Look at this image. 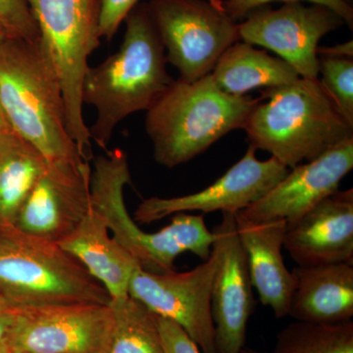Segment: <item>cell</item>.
Wrapping results in <instances>:
<instances>
[{
	"instance_id": "1",
	"label": "cell",
	"mask_w": 353,
	"mask_h": 353,
	"mask_svg": "<svg viewBox=\"0 0 353 353\" xmlns=\"http://www.w3.org/2000/svg\"><path fill=\"white\" fill-rule=\"evenodd\" d=\"M124 22L120 50L88 67L83 82V103L97 109V120L88 128L90 139L105 150L117 125L132 113L148 111L174 81L148 4L134 6Z\"/></svg>"
},
{
	"instance_id": "2",
	"label": "cell",
	"mask_w": 353,
	"mask_h": 353,
	"mask_svg": "<svg viewBox=\"0 0 353 353\" xmlns=\"http://www.w3.org/2000/svg\"><path fill=\"white\" fill-rule=\"evenodd\" d=\"M0 104L12 131L50 163H87L67 128L63 92L41 41L0 43Z\"/></svg>"
},
{
	"instance_id": "3",
	"label": "cell",
	"mask_w": 353,
	"mask_h": 353,
	"mask_svg": "<svg viewBox=\"0 0 353 353\" xmlns=\"http://www.w3.org/2000/svg\"><path fill=\"white\" fill-rule=\"evenodd\" d=\"M250 145L292 169L353 139L319 78L265 88L245 127Z\"/></svg>"
},
{
	"instance_id": "4",
	"label": "cell",
	"mask_w": 353,
	"mask_h": 353,
	"mask_svg": "<svg viewBox=\"0 0 353 353\" xmlns=\"http://www.w3.org/2000/svg\"><path fill=\"white\" fill-rule=\"evenodd\" d=\"M259 101L227 94L211 74L194 82L174 80L146 111L154 159L168 168L187 163L230 132L243 129Z\"/></svg>"
},
{
	"instance_id": "5",
	"label": "cell",
	"mask_w": 353,
	"mask_h": 353,
	"mask_svg": "<svg viewBox=\"0 0 353 353\" xmlns=\"http://www.w3.org/2000/svg\"><path fill=\"white\" fill-rule=\"evenodd\" d=\"M130 182L128 157L122 150L97 157L90 176V206L143 270L155 274L176 271V257L183 252L194 253L203 261L209 259L214 234L206 226L203 214L176 213L168 226L157 233H145L125 205L124 188Z\"/></svg>"
},
{
	"instance_id": "6",
	"label": "cell",
	"mask_w": 353,
	"mask_h": 353,
	"mask_svg": "<svg viewBox=\"0 0 353 353\" xmlns=\"http://www.w3.org/2000/svg\"><path fill=\"white\" fill-rule=\"evenodd\" d=\"M80 261L57 243L0 224V307L110 303Z\"/></svg>"
},
{
	"instance_id": "7",
	"label": "cell",
	"mask_w": 353,
	"mask_h": 353,
	"mask_svg": "<svg viewBox=\"0 0 353 353\" xmlns=\"http://www.w3.org/2000/svg\"><path fill=\"white\" fill-rule=\"evenodd\" d=\"M63 92L67 128L85 161L92 139L83 114L82 88L88 57L101 44L102 0H26Z\"/></svg>"
},
{
	"instance_id": "8",
	"label": "cell",
	"mask_w": 353,
	"mask_h": 353,
	"mask_svg": "<svg viewBox=\"0 0 353 353\" xmlns=\"http://www.w3.org/2000/svg\"><path fill=\"white\" fill-rule=\"evenodd\" d=\"M150 17L181 80L209 75L228 48L240 41L239 22L208 0H150Z\"/></svg>"
},
{
	"instance_id": "9",
	"label": "cell",
	"mask_w": 353,
	"mask_h": 353,
	"mask_svg": "<svg viewBox=\"0 0 353 353\" xmlns=\"http://www.w3.org/2000/svg\"><path fill=\"white\" fill-rule=\"evenodd\" d=\"M345 24L327 6L287 2L278 9L266 6L253 10L239 23V34L243 43L275 52L301 78L314 80L319 76L320 41Z\"/></svg>"
},
{
	"instance_id": "10",
	"label": "cell",
	"mask_w": 353,
	"mask_h": 353,
	"mask_svg": "<svg viewBox=\"0 0 353 353\" xmlns=\"http://www.w3.org/2000/svg\"><path fill=\"white\" fill-rule=\"evenodd\" d=\"M215 270L213 250L208 259L183 273L155 274L138 268L132 273L128 292L155 314L176 323L201 353H216L211 315Z\"/></svg>"
},
{
	"instance_id": "11",
	"label": "cell",
	"mask_w": 353,
	"mask_h": 353,
	"mask_svg": "<svg viewBox=\"0 0 353 353\" xmlns=\"http://www.w3.org/2000/svg\"><path fill=\"white\" fill-rule=\"evenodd\" d=\"M14 352L105 353L112 313L108 304L69 303L11 309Z\"/></svg>"
},
{
	"instance_id": "12",
	"label": "cell",
	"mask_w": 353,
	"mask_h": 353,
	"mask_svg": "<svg viewBox=\"0 0 353 353\" xmlns=\"http://www.w3.org/2000/svg\"><path fill=\"white\" fill-rule=\"evenodd\" d=\"M250 145L240 161L206 189L188 196L150 197L134 211V221L143 224L157 222L176 213L194 212L236 214L266 196L289 173L290 168L276 158L259 160Z\"/></svg>"
},
{
	"instance_id": "13",
	"label": "cell",
	"mask_w": 353,
	"mask_h": 353,
	"mask_svg": "<svg viewBox=\"0 0 353 353\" xmlns=\"http://www.w3.org/2000/svg\"><path fill=\"white\" fill-rule=\"evenodd\" d=\"M216 270L211 292V315L216 353H241L248 321L254 311L252 281L236 233L234 214L222 213L214 227Z\"/></svg>"
},
{
	"instance_id": "14",
	"label": "cell",
	"mask_w": 353,
	"mask_h": 353,
	"mask_svg": "<svg viewBox=\"0 0 353 353\" xmlns=\"http://www.w3.org/2000/svg\"><path fill=\"white\" fill-rule=\"evenodd\" d=\"M90 176L88 162L80 166L48 162L14 226L58 245L90 212Z\"/></svg>"
},
{
	"instance_id": "15",
	"label": "cell",
	"mask_w": 353,
	"mask_h": 353,
	"mask_svg": "<svg viewBox=\"0 0 353 353\" xmlns=\"http://www.w3.org/2000/svg\"><path fill=\"white\" fill-rule=\"evenodd\" d=\"M352 168L353 139L290 169L266 196L239 213L252 221L292 222L339 190L341 181Z\"/></svg>"
},
{
	"instance_id": "16",
	"label": "cell",
	"mask_w": 353,
	"mask_h": 353,
	"mask_svg": "<svg viewBox=\"0 0 353 353\" xmlns=\"http://www.w3.org/2000/svg\"><path fill=\"white\" fill-rule=\"evenodd\" d=\"M284 248L297 266L353 264V189L336 190L285 223Z\"/></svg>"
},
{
	"instance_id": "17",
	"label": "cell",
	"mask_w": 353,
	"mask_h": 353,
	"mask_svg": "<svg viewBox=\"0 0 353 353\" xmlns=\"http://www.w3.org/2000/svg\"><path fill=\"white\" fill-rule=\"evenodd\" d=\"M234 220L250 281L260 301L269 306L276 317L289 316L294 278L282 253L285 221H252L239 212Z\"/></svg>"
},
{
	"instance_id": "18",
	"label": "cell",
	"mask_w": 353,
	"mask_h": 353,
	"mask_svg": "<svg viewBox=\"0 0 353 353\" xmlns=\"http://www.w3.org/2000/svg\"><path fill=\"white\" fill-rule=\"evenodd\" d=\"M289 316L296 321L334 324L353 317V264L297 266Z\"/></svg>"
},
{
	"instance_id": "19",
	"label": "cell",
	"mask_w": 353,
	"mask_h": 353,
	"mask_svg": "<svg viewBox=\"0 0 353 353\" xmlns=\"http://www.w3.org/2000/svg\"><path fill=\"white\" fill-rule=\"evenodd\" d=\"M58 245L83 264L111 299L129 294L132 273L141 267L124 246L108 236L105 221L92 206L79 226Z\"/></svg>"
},
{
	"instance_id": "20",
	"label": "cell",
	"mask_w": 353,
	"mask_h": 353,
	"mask_svg": "<svg viewBox=\"0 0 353 353\" xmlns=\"http://www.w3.org/2000/svg\"><path fill=\"white\" fill-rule=\"evenodd\" d=\"M211 76L221 90L236 97L255 88L289 85L301 78L282 58L272 57L243 41H236L225 50Z\"/></svg>"
},
{
	"instance_id": "21",
	"label": "cell",
	"mask_w": 353,
	"mask_h": 353,
	"mask_svg": "<svg viewBox=\"0 0 353 353\" xmlns=\"http://www.w3.org/2000/svg\"><path fill=\"white\" fill-rule=\"evenodd\" d=\"M48 163L34 145L15 132L0 136V224H14Z\"/></svg>"
},
{
	"instance_id": "22",
	"label": "cell",
	"mask_w": 353,
	"mask_h": 353,
	"mask_svg": "<svg viewBox=\"0 0 353 353\" xmlns=\"http://www.w3.org/2000/svg\"><path fill=\"white\" fill-rule=\"evenodd\" d=\"M112 325L105 353H166L157 315L128 294L109 303Z\"/></svg>"
},
{
	"instance_id": "23",
	"label": "cell",
	"mask_w": 353,
	"mask_h": 353,
	"mask_svg": "<svg viewBox=\"0 0 353 353\" xmlns=\"http://www.w3.org/2000/svg\"><path fill=\"white\" fill-rule=\"evenodd\" d=\"M273 353H353V322L290 323L281 330Z\"/></svg>"
},
{
	"instance_id": "24",
	"label": "cell",
	"mask_w": 353,
	"mask_h": 353,
	"mask_svg": "<svg viewBox=\"0 0 353 353\" xmlns=\"http://www.w3.org/2000/svg\"><path fill=\"white\" fill-rule=\"evenodd\" d=\"M319 79L343 117L353 125V59L319 57Z\"/></svg>"
},
{
	"instance_id": "25",
	"label": "cell",
	"mask_w": 353,
	"mask_h": 353,
	"mask_svg": "<svg viewBox=\"0 0 353 353\" xmlns=\"http://www.w3.org/2000/svg\"><path fill=\"white\" fill-rule=\"evenodd\" d=\"M0 25L9 38L30 43L39 41V32L26 0H0Z\"/></svg>"
},
{
	"instance_id": "26",
	"label": "cell",
	"mask_w": 353,
	"mask_h": 353,
	"mask_svg": "<svg viewBox=\"0 0 353 353\" xmlns=\"http://www.w3.org/2000/svg\"><path fill=\"white\" fill-rule=\"evenodd\" d=\"M276 1H283L285 3L301 1L327 6L341 16L345 24L350 26V29L352 30L353 8L345 0H222L225 11L236 22L245 19L246 16L255 9Z\"/></svg>"
},
{
	"instance_id": "27",
	"label": "cell",
	"mask_w": 353,
	"mask_h": 353,
	"mask_svg": "<svg viewBox=\"0 0 353 353\" xmlns=\"http://www.w3.org/2000/svg\"><path fill=\"white\" fill-rule=\"evenodd\" d=\"M139 0H102L99 34L101 38L111 41L119 27Z\"/></svg>"
},
{
	"instance_id": "28",
	"label": "cell",
	"mask_w": 353,
	"mask_h": 353,
	"mask_svg": "<svg viewBox=\"0 0 353 353\" xmlns=\"http://www.w3.org/2000/svg\"><path fill=\"white\" fill-rule=\"evenodd\" d=\"M158 329L166 353H201L194 341L176 323L157 315Z\"/></svg>"
},
{
	"instance_id": "29",
	"label": "cell",
	"mask_w": 353,
	"mask_h": 353,
	"mask_svg": "<svg viewBox=\"0 0 353 353\" xmlns=\"http://www.w3.org/2000/svg\"><path fill=\"white\" fill-rule=\"evenodd\" d=\"M15 315L11 309L0 308V353H13L12 332Z\"/></svg>"
},
{
	"instance_id": "30",
	"label": "cell",
	"mask_w": 353,
	"mask_h": 353,
	"mask_svg": "<svg viewBox=\"0 0 353 353\" xmlns=\"http://www.w3.org/2000/svg\"><path fill=\"white\" fill-rule=\"evenodd\" d=\"M318 57H353V41H348L345 43L336 44L329 48H318Z\"/></svg>"
},
{
	"instance_id": "31",
	"label": "cell",
	"mask_w": 353,
	"mask_h": 353,
	"mask_svg": "<svg viewBox=\"0 0 353 353\" xmlns=\"http://www.w3.org/2000/svg\"><path fill=\"white\" fill-rule=\"evenodd\" d=\"M13 132L12 129H11L10 124H9L8 120H7L6 113H4L1 104H0V136L4 134H8V132Z\"/></svg>"
},
{
	"instance_id": "32",
	"label": "cell",
	"mask_w": 353,
	"mask_h": 353,
	"mask_svg": "<svg viewBox=\"0 0 353 353\" xmlns=\"http://www.w3.org/2000/svg\"><path fill=\"white\" fill-rule=\"evenodd\" d=\"M209 3L212 4L215 8L219 9V10L225 11L224 7H223L222 0H208ZM226 12V11H225Z\"/></svg>"
},
{
	"instance_id": "33",
	"label": "cell",
	"mask_w": 353,
	"mask_h": 353,
	"mask_svg": "<svg viewBox=\"0 0 353 353\" xmlns=\"http://www.w3.org/2000/svg\"><path fill=\"white\" fill-rule=\"evenodd\" d=\"M8 38L9 36L8 34H7L6 29L0 25V43H3V41Z\"/></svg>"
},
{
	"instance_id": "34",
	"label": "cell",
	"mask_w": 353,
	"mask_h": 353,
	"mask_svg": "<svg viewBox=\"0 0 353 353\" xmlns=\"http://www.w3.org/2000/svg\"><path fill=\"white\" fill-rule=\"evenodd\" d=\"M241 353H267L259 352V350H252V348L245 347L243 350H241Z\"/></svg>"
},
{
	"instance_id": "35",
	"label": "cell",
	"mask_w": 353,
	"mask_h": 353,
	"mask_svg": "<svg viewBox=\"0 0 353 353\" xmlns=\"http://www.w3.org/2000/svg\"><path fill=\"white\" fill-rule=\"evenodd\" d=\"M345 1L347 2V4H350V6H352V0H345Z\"/></svg>"
},
{
	"instance_id": "36",
	"label": "cell",
	"mask_w": 353,
	"mask_h": 353,
	"mask_svg": "<svg viewBox=\"0 0 353 353\" xmlns=\"http://www.w3.org/2000/svg\"><path fill=\"white\" fill-rule=\"evenodd\" d=\"M13 353H21V352H13Z\"/></svg>"
},
{
	"instance_id": "37",
	"label": "cell",
	"mask_w": 353,
	"mask_h": 353,
	"mask_svg": "<svg viewBox=\"0 0 353 353\" xmlns=\"http://www.w3.org/2000/svg\"><path fill=\"white\" fill-rule=\"evenodd\" d=\"M0 308H1V307H0Z\"/></svg>"
}]
</instances>
